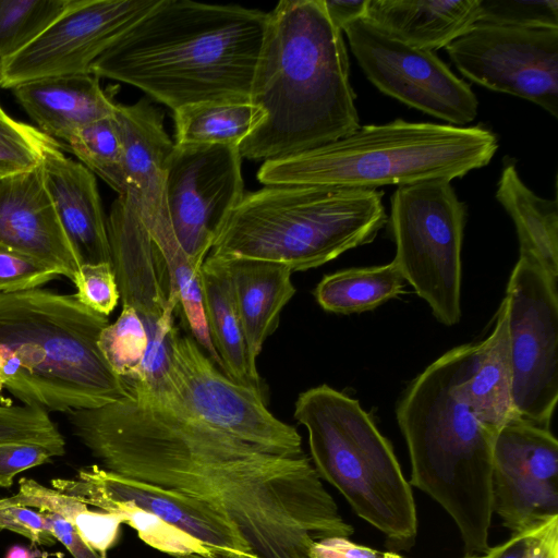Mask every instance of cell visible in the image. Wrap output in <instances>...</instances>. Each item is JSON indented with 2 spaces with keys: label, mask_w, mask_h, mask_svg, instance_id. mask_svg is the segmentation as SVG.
Listing matches in <instances>:
<instances>
[{
  "label": "cell",
  "mask_w": 558,
  "mask_h": 558,
  "mask_svg": "<svg viewBox=\"0 0 558 558\" xmlns=\"http://www.w3.org/2000/svg\"><path fill=\"white\" fill-rule=\"evenodd\" d=\"M126 388L113 403L66 413L104 469L201 504L251 558H312L315 541L353 533L307 456L271 453L169 396Z\"/></svg>",
  "instance_id": "obj_1"
},
{
  "label": "cell",
  "mask_w": 558,
  "mask_h": 558,
  "mask_svg": "<svg viewBox=\"0 0 558 558\" xmlns=\"http://www.w3.org/2000/svg\"><path fill=\"white\" fill-rule=\"evenodd\" d=\"M250 101L265 113L239 146L250 160L293 156L361 126L342 32L323 0H281L268 13Z\"/></svg>",
  "instance_id": "obj_2"
},
{
  "label": "cell",
  "mask_w": 558,
  "mask_h": 558,
  "mask_svg": "<svg viewBox=\"0 0 558 558\" xmlns=\"http://www.w3.org/2000/svg\"><path fill=\"white\" fill-rule=\"evenodd\" d=\"M268 13L238 4L160 0L90 73L130 84L173 111L202 101H250Z\"/></svg>",
  "instance_id": "obj_3"
},
{
  "label": "cell",
  "mask_w": 558,
  "mask_h": 558,
  "mask_svg": "<svg viewBox=\"0 0 558 558\" xmlns=\"http://www.w3.org/2000/svg\"><path fill=\"white\" fill-rule=\"evenodd\" d=\"M477 348L459 345L434 361L409 385L396 411L411 460L409 484L448 512L468 555L489 549L494 513L496 434L473 414L460 386Z\"/></svg>",
  "instance_id": "obj_4"
},
{
  "label": "cell",
  "mask_w": 558,
  "mask_h": 558,
  "mask_svg": "<svg viewBox=\"0 0 558 558\" xmlns=\"http://www.w3.org/2000/svg\"><path fill=\"white\" fill-rule=\"evenodd\" d=\"M108 317L75 294L0 293V390L45 411L96 409L129 395L98 348Z\"/></svg>",
  "instance_id": "obj_5"
},
{
  "label": "cell",
  "mask_w": 558,
  "mask_h": 558,
  "mask_svg": "<svg viewBox=\"0 0 558 558\" xmlns=\"http://www.w3.org/2000/svg\"><path fill=\"white\" fill-rule=\"evenodd\" d=\"M497 149V135L483 125L396 119L363 125L317 148L263 162L257 179L265 185L365 190L433 180L451 182L487 166Z\"/></svg>",
  "instance_id": "obj_6"
},
{
  "label": "cell",
  "mask_w": 558,
  "mask_h": 558,
  "mask_svg": "<svg viewBox=\"0 0 558 558\" xmlns=\"http://www.w3.org/2000/svg\"><path fill=\"white\" fill-rule=\"evenodd\" d=\"M378 190L274 184L244 194L217 233L210 256L319 267L371 243L388 216Z\"/></svg>",
  "instance_id": "obj_7"
},
{
  "label": "cell",
  "mask_w": 558,
  "mask_h": 558,
  "mask_svg": "<svg viewBox=\"0 0 558 558\" xmlns=\"http://www.w3.org/2000/svg\"><path fill=\"white\" fill-rule=\"evenodd\" d=\"M294 418L307 432L312 464L319 477L392 545L411 547L417 534L411 485L391 445L360 402L320 385L299 395Z\"/></svg>",
  "instance_id": "obj_8"
},
{
  "label": "cell",
  "mask_w": 558,
  "mask_h": 558,
  "mask_svg": "<svg viewBox=\"0 0 558 558\" xmlns=\"http://www.w3.org/2000/svg\"><path fill=\"white\" fill-rule=\"evenodd\" d=\"M395 262L405 282L446 326L461 318V248L465 204L449 181L399 186L390 201Z\"/></svg>",
  "instance_id": "obj_9"
},
{
  "label": "cell",
  "mask_w": 558,
  "mask_h": 558,
  "mask_svg": "<svg viewBox=\"0 0 558 558\" xmlns=\"http://www.w3.org/2000/svg\"><path fill=\"white\" fill-rule=\"evenodd\" d=\"M536 263L520 256L505 302L519 418L549 428L558 400V287Z\"/></svg>",
  "instance_id": "obj_10"
},
{
  "label": "cell",
  "mask_w": 558,
  "mask_h": 558,
  "mask_svg": "<svg viewBox=\"0 0 558 558\" xmlns=\"http://www.w3.org/2000/svg\"><path fill=\"white\" fill-rule=\"evenodd\" d=\"M153 395L169 396L205 423L271 453L305 454L296 428L268 410L263 393L227 376L194 338L173 337L169 384Z\"/></svg>",
  "instance_id": "obj_11"
},
{
  "label": "cell",
  "mask_w": 558,
  "mask_h": 558,
  "mask_svg": "<svg viewBox=\"0 0 558 558\" xmlns=\"http://www.w3.org/2000/svg\"><path fill=\"white\" fill-rule=\"evenodd\" d=\"M342 33L368 81L385 95L450 125L475 119V94L434 51L393 39L366 19Z\"/></svg>",
  "instance_id": "obj_12"
},
{
  "label": "cell",
  "mask_w": 558,
  "mask_h": 558,
  "mask_svg": "<svg viewBox=\"0 0 558 558\" xmlns=\"http://www.w3.org/2000/svg\"><path fill=\"white\" fill-rule=\"evenodd\" d=\"M239 147L174 144L165 199L174 236L199 269L225 221L244 196Z\"/></svg>",
  "instance_id": "obj_13"
},
{
  "label": "cell",
  "mask_w": 558,
  "mask_h": 558,
  "mask_svg": "<svg viewBox=\"0 0 558 558\" xmlns=\"http://www.w3.org/2000/svg\"><path fill=\"white\" fill-rule=\"evenodd\" d=\"M445 49L472 82L558 117V28L476 23Z\"/></svg>",
  "instance_id": "obj_14"
},
{
  "label": "cell",
  "mask_w": 558,
  "mask_h": 558,
  "mask_svg": "<svg viewBox=\"0 0 558 558\" xmlns=\"http://www.w3.org/2000/svg\"><path fill=\"white\" fill-rule=\"evenodd\" d=\"M160 0H75L31 45L0 64V86L92 74L93 63Z\"/></svg>",
  "instance_id": "obj_15"
},
{
  "label": "cell",
  "mask_w": 558,
  "mask_h": 558,
  "mask_svg": "<svg viewBox=\"0 0 558 558\" xmlns=\"http://www.w3.org/2000/svg\"><path fill=\"white\" fill-rule=\"evenodd\" d=\"M107 231L122 304L138 313L147 331L143 369L159 374L169 365L171 341L179 332L174 312L180 302L172 294L167 265L128 194L113 201Z\"/></svg>",
  "instance_id": "obj_16"
},
{
  "label": "cell",
  "mask_w": 558,
  "mask_h": 558,
  "mask_svg": "<svg viewBox=\"0 0 558 558\" xmlns=\"http://www.w3.org/2000/svg\"><path fill=\"white\" fill-rule=\"evenodd\" d=\"M493 512L513 533L558 515V441L549 428L519 417L496 434Z\"/></svg>",
  "instance_id": "obj_17"
},
{
  "label": "cell",
  "mask_w": 558,
  "mask_h": 558,
  "mask_svg": "<svg viewBox=\"0 0 558 558\" xmlns=\"http://www.w3.org/2000/svg\"><path fill=\"white\" fill-rule=\"evenodd\" d=\"M51 485L76 498L99 496L130 502L202 541L219 558H251L221 519L179 493L121 476L98 464L80 469L74 478H53Z\"/></svg>",
  "instance_id": "obj_18"
},
{
  "label": "cell",
  "mask_w": 558,
  "mask_h": 558,
  "mask_svg": "<svg viewBox=\"0 0 558 558\" xmlns=\"http://www.w3.org/2000/svg\"><path fill=\"white\" fill-rule=\"evenodd\" d=\"M113 119L123 151L128 194L153 240L174 236L165 199V178L174 147L163 126L162 112L147 99L116 104Z\"/></svg>",
  "instance_id": "obj_19"
},
{
  "label": "cell",
  "mask_w": 558,
  "mask_h": 558,
  "mask_svg": "<svg viewBox=\"0 0 558 558\" xmlns=\"http://www.w3.org/2000/svg\"><path fill=\"white\" fill-rule=\"evenodd\" d=\"M0 244L73 280L81 263L44 184L40 167L0 179Z\"/></svg>",
  "instance_id": "obj_20"
},
{
  "label": "cell",
  "mask_w": 558,
  "mask_h": 558,
  "mask_svg": "<svg viewBox=\"0 0 558 558\" xmlns=\"http://www.w3.org/2000/svg\"><path fill=\"white\" fill-rule=\"evenodd\" d=\"M40 169L46 190L81 266L111 263L107 218L94 173L66 157L60 146L46 151Z\"/></svg>",
  "instance_id": "obj_21"
},
{
  "label": "cell",
  "mask_w": 558,
  "mask_h": 558,
  "mask_svg": "<svg viewBox=\"0 0 558 558\" xmlns=\"http://www.w3.org/2000/svg\"><path fill=\"white\" fill-rule=\"evenodd\" d=\"M11 90L37 129L62 142L75 130L114 113L116 104L93 74L38 78Z\"/></svg>",
  "instance_id": "obj_22"
},
{
  "label": "cell",
  "mask_w": 558,
  "mask_h": 558,
  "mask_svg": "<svg viewBox=\"0 0 558 558\" xmlns=\"http://www.w3.org/2000/svg\"><path fill=\"white\" fill-rule=\"evenodd\" d=\"M480 0H369L365 19L389 37L434 51L477 23Z\"/></svg>",
  "instance_id": "obj_23"
},
{
  "label": "cell",
  "mask_w": 558,
  "mask_h": 558,
  "mask_svg": "<svg viewBox=\"0 0 558 558\" xmlns=\"http://www.w3.org/2000/svg\"><path fill=\"white\" fill-rule=\"evenodd\" d=\"M225 259L232 279L248 361L257 371L256 361L264 342L277 329L281 311L295 294L292 270L270 260Z\"/></svg>",
  "instance_id": "obj_24"
},
{
  "label": "cell",
  "mask_w": 558,
  "mask_h": 558,
  "mask_svg": "<svg viewBox=\"0 0 558 558\" xmlns=\"http://www.w3.org/2000/svg\"><path fill=\"white\" fill-rule=\"evenodd\" d=\"M460 386L473 414L494 434L517 417L505 300L499 306L492 333L478 342L476 355Z\"/></svg>",
  "instance_id": "obj_25"
},
{
  "label": "cell",
  "mask_w": 558,
  "mask_h": 558,
  "mask_svg": "<svg viewBox=\"0 0 558 558\" xmlns=\"http://www.w3.org/2000/svg\"><path fill=\"white\" fill-rule=\"evenodd\" d=\"M199 286L207 328L223 373L263 393L258 371L248 361L227 260L207 255L199 268Z\"/></svg>",
  "instance_id": "obj_26"
},
{
  "label": "cell",
  "mask_w": 558,
  "mask_h": 558,
  "mask_svg": "<svg viewBox=\"0 0 558 558\" xmlns=\"http://www.w3.org/2000/svg\"><path fill=\"white\" fill-rule=\"evenodd\" d=\"M496 198L512 219L520 256L536 263L558 282V206L539 197L521 180L513 162L505 163Z\"/></svg>",
  "instance_id": "obj_27"
},
{
  "label": "cell",
  "mask_w": 558,
  "mask_h": 558,
  "mask_svg": "<svg viewBox=\"0 0 558 558\" xmlns=\"http://www.w3.org/2000/svg\"><path fill=\"white\" fill-rule=\"evenodd\" d=\"M180 145L240 144L263 122L264 111L251 101H202L173 111Z\"/></svg>",
  "instance_id": "obj_28"
},
{
  "label": "cell",
  "mask_w": 558,
  "mask_h": 558,
  "mask_svg": "<svg viewBox=\"0 0 558 558\" xmlns=\"http://www.w3.org/2000/svg\"><path fill=\"white\" fill-rule=\"evenodd\" d=\"M405 280L395 260L381 266L350 268L325 276L314 290L327 312L371 311L403 293Z\"/></svg>",
  "instance_id": "obj_29"
},
{
  "label": "cell",
  "mask_w": 558,
  "mask_h": 558,
  "mask_svg": "<svg viewBox=\"0 0 558 558\" xmlns=\"http://www.w3.org/2000/svg\"><path fill=\"white\" fill-rule=\"evenodd\" d=\"M10 498L21 506L64 518L90 547L104 556L118 542L120 526L124 523L116 513L90 510L78 498L32 478H22L19 492Z\"/></svg>",
  "instance_id": "obj_30"
},
{
  "label": "cell",
  "mask_w": 558,
  "mask_h": 558,
  "mask_svg": "<svg viewBox=\"0 0 558 558\" xmlns=\"http://www.w3.org/2000/svg\"><path fill=\"white\" fill-rule=\"evenodd\" d=\"M78 499L87 506L122 517L124 523L133 527L145 544L161 553L178 558H219L216 550L202 541L130 502L99 496Z\"/></svg>",
  "instance_id": "obj_31"
},
{
  "label": "cell",
  "mask_w": 558,
  "mask_h": 558,
  "mask_svg": "<svg viewBox=\"0 0 558 558\" xmlns=\"http://www.w3.org/2000/svg\"><path fill=\"white\" fill-rule=\"evenodd\" d=\"M64 143L83 166L100 177L118 195L128 192L122 144L113 117L75 130Z\"/></svg>",
  "instance_id": "obj_32"
},
{
  "label": "cell",
  "mask_w": 558,
  "mask_h": 558,
  "mask_svg": "<svg viewBox=\"0 0 558 558\" xmlns=\"http://www.w3.org/2000/svg\"><path fill=\"white\" fill-rule=\"evenodd\" d=\"M75 0H0V64L31 45Z\"/></svg>",
  "instance_id": "obj_33"
},
{
  "label": "cell",
  "mask_w": 558,
  "mask_h": 558,
  "mask_svg": "<svg viewBox=\"0 0 558 558\" xmlns=\"http://www.w3.org/2000/svg\"><path fill=\"white\" fill-rule=\"evenodd\" d=\"M98 348L111 369L124 381L135 380L148 349V336L138 313L128 304L114 323L99 333Z\"/></svg>",
  "instance_id": "obj_34"
},
{
  "label": "cell",
  "mask_w": 558,
  "mask_h": 558,
  "mask_svg": "<svg viewBox=\"0 0 558 558\" xmlns=\"http://www.w3.org/2000/svg\"><path fill=\"white\" fill-rule=\"evenodd\" d=\"M60 146L37 128L16 121L0 107V179L40 167L47 150Z\"/></svg>",
  "instance_id": "obj_35"
},
{
  "label": "cell",
  "mask_w": 558,
  "mask_h": 558,
  "mask_svg": "<svg viewBox=\"0 0 558 558\" xmlns=\"http://www.w3.org/2000/svg\"><path fill=\"white\" fill-rule=\"evenodd\" d=\"M31 442L50 447L64 454L62 434L44 409L0 403V444Z\"/></svg>",
  "instance_id": "obj_36"
},
{
  "label": "cell",
  "mask_w": 558,
  "mask_h": 558,
  "mask_svg": "<svg viewBox=\"0 0 558 558\" xmlns=\"http://www.w3.org/2000/svg\"><path fill=\"white\" fill-rule=\"evenodd\" d=\"M477 23L523 28H558V1L480 0Z\"/></svg>",
  "instance_id": "obj_37"
},
{
  "label": "cell",
  "mask_w": 558,
  "mask_h": 558,
  "mask_svg": "<svg viewBox=\"0 0 558 558\" xmlns=\"http://www.w3.org/2000/svg\"><path fill=\"white\" fill-rule=\"evenodd\" d=\"M76 299L89 310L108 317L120 300L111 263L84 264L73 280Z\"/></svg>",
  "instance_id": "obj_38"
},
{
  "label": "cell",
  "mask_w": 558,
  "mask_h": 558,
  "mask_svg": "<svg viewBox=\"0 0 558 558\" xmlns=\"http://www.w3.org/2000/svg\"><path fill=\"white\" fill-rule=\"evenodd\" d=\"M59 276L48 265L0 244V293L36 289Z\"/></svg>",
  "instance_id": "obj_39"
},
{
  "label": "cell",
  "mask_w": 558,
  "mask_h": 558,
  "mask_svg": "<svg viewBox=\"0 0 558 558\" xmlns=\"http://www.w3.org/2000/svg\"><path fill=\"white\" fill-rule=\"evenodd\" d=\"M0 530L17 533L34 545L51 546L57 542L43 512L21 506L10 497L0 498Z\"/></svg>",
  "instance_id": "obj_40"
},
{
  "label": "cell",
  "mask_w": 558,
  "mask_h": 558,
  "mask_svg": "<svg viewBox=\"0 0 558 558\" xmlns=\"http://www.w3.org/2000/svg\"><path fill=\"white\" fill-rule=\"evenodd\" d=\"M60 453L54 449L31 442L0 444V486L9 488L16 474L41 465Z\"/></svg>",
  "instance_id": "obj_41"
},
{
  "label": "cell",
  "mask_w": 558,
  "mask_h": 558,
  "mask_svg": "<svg viewBox=\"0 0 558 558\" xmlns=\"http://www.w3.org/2000/svg\"><path fill=\"white\" fill-rule=\"evenodd\" d=\"M312 558H403L393 551H381L357 545L345 536H328L314 542Z\"/></svg>",
  "instance_id": "obj_42"
},
{
  "label": "cell",
  "mask_w": 558,
  "mask_h": 558,
  "mask_svg": "<svg viewBox=\"0 0 558 558\" xmlns=\"http://www.w3.org/2000/svg\"><path fill=\"white\" fill-rule=\"evenodd\" d=\"M43 514L56 539L68 549L73 558H106L90 547L64 518L50 512H43Z\"/></svg>",
  "instance_id": "obj_43"
},
{
  "label": "cell",
  "mask_w": 558,
  "mask_h": 558,
  "mask_svg": "<svg viewBox=\"0 0 558 558\" xmlns=\"http://www.w3.org/2000/svg\"><path fill=\"white\" fill-rule=\"evenodd\" d=\"M541 525L513 533L505 543L489 547L484 554L485 558H530Z\"/></svg>",
  "instance_id": "obj_44"
},
{
  "label": "cell",
  "mask_w": 558,
  "mask_h": 558,
  "mask_svg": "<svg viewBox=\"0 0 558 558\" xmlns=\"http://www.w3.org/2000/svg\"><path fill=\"white\" fill-rule=\"evenodd\" d=\"M369 0H323L330 22L343 31L351 23L365 19Z\"/></svg>",
  "instance_id": "obj_45"
},
{
  "label": "cell",
  "mask_w": 558,
  "mask_h": 558,
  "mask_svg": "<svg viewBox=\"0 0 558 558\" xmlns=\"http://www.w3.org/2000/svg\"><path fill=\"white\" fill-rule=\"evenodd\" d=\"M530 558H558V515L539 526Z\"/></svg>",
  "instance_id": "obj_46"
},
{
  "label": "cell",
  "mask_w": 558,
  "mask_h": 558,
  "mask_svg": "<svg viewBox=\"0 0 558 558\" xmlns=\"http://www.w3.org/2000/svg\"><path fill=\"white\" fill-rule=\"evenodd\" d=\"M4 558H36V556L23 545H13L7 550Z\"/></svg>",
  "instance_id": "obj_47"
},
{
  "label": "cell",
  "mask_w": 558,
  "mask_h": 558,
  "mask_svg": "<svg viewBox=\"0 0 558 558\" xmlns=\"http://www.w3.org/2000/svg\"><path fill=\"white\" fill-rule=\"evenodd\" d=\"M464 558H485V556H484V554L483 555H468Z\"/></svg>",
  "instance_id": "obj_48"
}]
</instances>
